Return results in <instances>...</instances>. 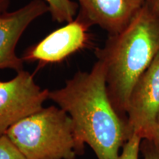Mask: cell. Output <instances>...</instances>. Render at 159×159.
Instances as JSON below:
<instances>
[{"instance_id": "obj_1", "label": "cell", "mask_w": 159, "mask_h": 159, "mask_svg": "<svg viewBox=\"0 0 159 159\" xmlns=\"http://www.w3.org/2000/svg\"><path fill=\"white\" fill-rule=\"evenodd\" d=\"M49 99L70 116L77 135L97 159H117L127 141L125 123L109 99L100 61L89 71L75 73L62 88L49 91Z\"/></svg>"}, {"instance_id": "obj_2", "label": "cell", "mask_w": 159, "mask_h": 159, "mask_svg": "<svg viewBox=\"0 0 159 159\" xmlns=\"http://www.w3.org/2000/svg\"><path fill=\"white\" fill-rule=\"evenodd\" d=\"M159 53V18L146 6L124 30L109 35L97 60L103 63L108 94L126 123L127 108L136 81Z\"/></svg>"}, {"instance_id": "obj_3", "label": "cell", "mask_w": 159, "mask_h": 159, "mask_svg": "<svg viewBox=\"0 0 159 159\" xmlns=\"http://www.w3.org/2000/svg\"><path fill=\"white\" fill-rule=\"evenodd\" d=\"M5 135L27 159H76L85 150L70 116L54 105L21 119Z\"/></svg>"}, {"instance_id": "obj_4", "label": "cell", "mask_w": 159, "mask_h": 159, "mask_svg": "<svg viewBox=\"0 0 159 159\" xmlns=\"http://www.w3.org/2000/svg\"><path fill=\"white\" fill-rule=\"evenodd\" d=\"M159 112V53L132 89L125 123L127 140L133 135L153 139Z\"/></svg>"}, {"instance_id": "obj_5", "label": "cell", "mask_w": 159, "mask_h": 159, "mask_svg": "<svg viewBox=\"0 0 159 159\" xmlns=\"http://www.w3.org/2000/svg\"><path fill=\"white\" fill-rule=\"evenodd\" d=\"M49 93L24 69L10 80H0V137L21 119L43 108Z\"/></svg>"}, {"instance_id": "obj_6", "label": "cell", "mask_w": 159, "mask_h": 159, "mask_svg": "<svg viewBox=\"0 0 159 159\" xmlns=\"http://www.w3.org/2000/svg\"><path fill=\"white\" fill-rule=\"evenodd\" d=\"M89 28L86 24L76 17L27 48L21 58L28 62L37 61L41 66L62 62L89 45Z\"/></svg>"}, {"instance_id": "obj_7", "label": "cell", "mask_w": 159, "mask_h": 159, "mask_svg": "<svg viewBox=\"0 0 159 159\" xmlns=\"http://www.w3.org/2000/svg\"><path fill=\"white\" fill-rule=\"evenodd\" d=\"M48 12L43 0H32L16 11L0 15V69L16 72L24 69L25 61L16 52L18 43L32 22Z\"/></svg>"}, {"instance_id": "obj_8", "label": "cell", "mask_w": 159, "mask_h": 159, "mask_svg": "<svg viewBox=\"0 0 159 159\" xmlns=\"http://www.w3.org/2000/svg\"><path fill=\"white\" fill-rule=\"evenodd\" d=\"M77 19L89 27L98 26L109 35L128 26L145 5V0H77Z\"/></svg>"}, {"instance_id": "obj_9", "label": "cell", "mask_w": 159, "mask_h": 159, "mask_svg": "<svg viewBox=\"0 0 159 159\" xmlns=\"http://www.w3.org/2000/svg\"><path fill=\"white\" fill-rule=\"evenodd\" d=\"M49 7L52 19L58 23H69L76 16L79 5L71 0H43Z\"/></svg>"}, {"instance_id": "obj_10", "label": "cell", "mask_w": 159, "mask_h": 159, "mask_svg": "<svg viewBox=\"0 0 159 159\" xmlns=\"http://www.w3.org/2000/svg\"><path fill=\"white\" fill-rule=\"evenodd\" d=\"M142 139L136 135L129 138L122 147V150L117 159H139Z\"/></svg>"}, {"instance_id": "obj_11", "label": "cell", "mask_w": 159, "mask_h": 159, "mask_svg": "<svg viewBox=\"0 0 159 159\" xmlns=\"http://www.w3.org/2000/svg\"><path fill=\"white\" fill-rule=\"evenodd\" d=\"M0 159H27L18 150L8 137H0Z\"/></svg>"}, {"instance_id": "obj_12", "label": "cell", "mask_w": 159, "mask_h": 159, "mask_svg": "<svg viewBox=\"0 0 159 159\" xmlns=\"http://www.w3.org/2000/svg\"><path fill=\"white\" fill-rule=\"evenodd\" d=\"M140 152L142 153L144 159H159V148L151 140H142Z\"/></svg>"}, {"instance_id": "obj_13", "label": "cell", "mask_w": 159, "mask_h": 159, "mask_svg": "<svg viewBox=\"0 0 159 159\" xmlns=\"http://www.w3.org/2000/svg\"><path fill=\"white\" fill-rule=\"evenodd\" d=\"M145 6L159 18V0H145Z\"/></svg>"}, {"instance_id": "obj_14", "label": "cell", "mask_w": 159, "mask_h": 159, "mask_svg": "<svg viewBox=\"0 0 159 159\" xmlns=\"http://www.w3.org/2000/svg\"><path fill=\"white\" fill-rule=\"evenodd\" d=\"M152 142L155 144L156 145L158 148H159V112L156 119V128H155V134L153 136V139Z\"/></svg>"}, {"instance_id": "obj_15", "label": "cell", "mask_w": 159, "mask_h": 159, "mask_svg": "<svg viewBox=\"0 0 159 159\" xmlns=\"http://www.w3.org/2000/svg\"><path fill=\"white\" fill-rule=\"evenodd\" d=\"M11 6V0H0V15L8 11Z\"/></svg>"}]
</instances>
